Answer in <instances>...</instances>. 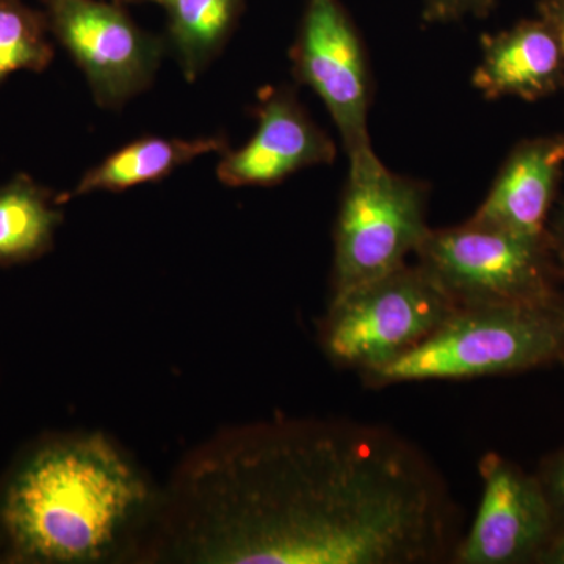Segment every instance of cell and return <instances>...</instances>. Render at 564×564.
<instances>
[{
	"label": "cell",
	"instance_id": "9c48e42d",
	"mask_svg": "<svg viewBox=\"0 0 564 564\" xmlns=\"http://www.w3.org/2000/svg\"><path fill=\"white\" fill-rule=\"evenodd\" d=\"M484 494L473 527L456 543L458 564H514L540 560L554 538L555 514L544 486L502 455L478 463Z\"/></svg>",
	"mask_w": 564,
	"mask_h": 564
},
{
	"label": "cell",
	"instance_id": "52a82bcc",
	"mask_svg": "<svg viewBox=\"0 0 564 564\" xmlns=\"http://www.w3.org/2000/svg\"><path fill=\"white\" fill-rule=\"evenodd\" d=\"M295 79L313 88L340 133L348 159L372 152V77L366 46L340 0H307L291 50Z\"/></svg>",
	"mask_w": 564,
	"mask_h": 564
},
{
	"label": "cell",
	"instance_id": "d4e9b609",
	"mask_svg": "<svg viewBox=\"0 0 564 564\" xmlns=\"http://www.w3.org/2000/svg\"><path fill=\"white\" fill-rule=\"evenodd\" d=\"M563 239H564V223H563Z\"/></svg>",
	"mask_w": 564,
	"mask_h": 564
},
{
	"label": "cell",
	"instance_id": "4fadbf2b",
	"mask_svg": "<svg viewBox=\"0 0 564 564\" xmlns=\"http://www.w3.org/2000/svg\"><path fill=\"white\" fill-rule=\"evenodd\" d=\"M228 148V140L223 135L196 139L143 137L111 152L109 158L88 170L68 198L95 192H124L159 182L196 159L221 154Z\"/></svg>",
	"mask_w": 564,
	"mask_h": 564
},
{
	"label": "cell",
	"instance_id": "cb8c5ba5",
	"mask_svg": "<svg viewBox=\"0 0 564 564\" xmlns=\"http://www.w3.org/2000/svg\"><path fill=\"white\" fill-rule=\"evenodd\" d=\"M118 2H132V0H118Z\"/></svg>",
	"mask_w": 564,
	"mask_h": 564
},
{
	"label": "cell",
	"instance_id": "603a6c76",
	"mask_svg": "<svg viewBox=\"0 0 564 564\" xmlns=\"http://www.w3.org/2000/svg\"><path fill=\"white\" fill-rule=\"evenodd\" d=\"M41 2H43V3H44V6H47V3H50V2H51V0H41Z\"/></svg>",
	"mask_w": 564,
	"mask_h": 564
},
{
	"label": "cell",
	"instance_id": "3957f363",
	"mask_svg": "<svg viewBox=\"0 0 564 564\" xmlns=\"http://www.w3.org/2000/svg\"><path fill=\"white\" fill-rule=\"evenodd\" d=\"M564 359V304L536 302L459 306L413 350L367 375L372 388L456 381L522 372Z\"/></svg>",
	"mask_w": 564,
	"mask_h": 564
},
{
	"label": "cell",
	"instance_id": "e0dca14e",
	"mask_svg": "<svg viewBox=\"0 0 564 564\" xmlns=\"http://www.w3.org/2000/svg\"><path fill=\"white\" fill-rule=\"evenodd\" d=\"M496 0H422V21L425 24H448L466 18H486Z\"/></svg>",
	"mask_w": 564,
	"mask_h": 564
},
{
	"label": "cell",
	"instance_id": "277c9868",
	"mask_svg": "<svg viewBox=\"0 0 564 564\" xmlns=\"http://www.w3.org/2000/svg\"><path fill=\"white\" fill-rule=\"evenodd\" d=\"M458 307L417 263H406L332 296L322 322V347L329 361L364 378L429 339Z\"/></svg>",
	"mask_w": 564,
	"mask_h": 564
},
{
	"label": "cell",
	"instance_id": "8fae6325",
	"mask_svg": "<svg viewBox=\"0 0 564 564\" xmlns=\"http://www.w3.org/2000/svg\"><path fill=\"white\" fill-rule=\"evenodd\" d=\"M563 165L564 139L521 144L505 162L470 220L541 239Z\"/></svg>",
	"mask_w": 564,
	"mask_h": 564
},
{
	"label": "cell",
	"instance_id": "5bb4252c",
	"mask_svg": "<svg viewBox=\"0 0 564 564\" xmlns=\"http://www.w3.org/2000/svg\"><path fill=\"white\" fill-rule=\"evenodd\" d=\"M245 0H170L169 39L185 80L193 82L228 43Z\"/></svg>",
	"mask_w": 564,
	"mask_h": 564
},
{
	"label": "cell",
	"instance_id": "d6986e66",
	"mask_svg": "<svg viewBox=\"0 0 564 564\" xmlns=\"http://www.w3.org/2000/svg\"><path fill=\"white\" fill-rule=\"evenodd\" d=\"M540 11L541 20L547 22L549 28L554 32L556 43H558L564 73V0H543Z\"/></svg>",
	"mask_w": 564,
	"mask_h": 564
},
{
	"label": "cell",
	"instance_id": "ffe728a7",
	"mask_svg": "<svg viewBox=\"0 0 564 564\" xmlns=\"http://www.w3.org/2000/svg\"><path fill=\"white\" fill-rule=\"evenodd\" d=\"M540 562L564 564V530L562 533L554 534L551 543L547 544V547L541 554Z\"/></svg>",
	"mask_w": 564,
	"mask_h": 564
},
{
	"label": "cell",
	"instance_id": "7a4b0ae2",
	"mask_svg": "<svg viewBox=\"0 0 564 564\" xmlns=\"http://www.w3.org/2000/svg\"><path fill=\"white\" fill-rule=\"evenodd\" d=\"M148 500L141 475L102 434L46 441L17 464L0 492L7 558L98 562Z\"/></svg>",
	"mask_w": 564,
	"mask_h": 564
},
{
	"label": "cell",
	"instance_id": "7c38bea8",
	"mask_svg": "<svg viewBox=\"0 0 564 564\" xmlns=\"http://www.w3.org/2000/svg\"><path fill=\"white\" fill-rule=\"evenodd\" d=\"M481 50L473 85L486 99L518 96L534 101L554 91L562 79V54L544 20L522 21L508 31L485 35Z\"/></svg>",
	"mask_w": 564,
	"mask_h": 564
},
{
	"label": "cell",
	"instance_id": "6da1fadb",
	"mask_svg": "<svg viewBox=\"0 0 564 564\" xmlns=\"http://www.w3.org/2000/svg\"><path fill=\"white\" fill-rule=\"evenodd\" d=\"M209 532L203 562L432 564L456 508L417 445L383 425L273 421L226 434L184 478Z\"/></svg>",
	"mask_w": 564,
	"mask_h": 564
},
{
	"label": "cell",
	"instance_id": "ac0fdd59",
	"mask_svg": "<svg viewBox=\"0 0 564 564\" xmlns=\"http://www.w3.org/2000/svg\"><path fill=\"white\" fill-rule=\"evenodd\" d=\"M541 484L544 486L554 514L564 519V452L549 464Z\"/></svg>",
	"mask_w": 564,
	"mask_h": 564
},
{
	"label": "cell",
	"instance_id": "8992f818",
	"mask_svg": "<svg viewBox=\"0 0 564 564\" xmlns=\"http://www.w3.org/2000/svg\"><path fill=\"white\" fill-rule=\"evenodd\" d=\"M417 265L458 306L552 299L543 237L518 236L467 220L430 229L415 251Z\"/></svg>",
	"mask_w": 564,
	"mask_h": 564
},
{
	"label": "cell",
	"instance_id": "9a60e30c",
	"mask_svg": "<svg viewBox=\"0 0 564 564\" xmlns=\"http://www.w3.org/2000/svg\"><path fill=\"white\" fill-rule=\"evenodd\" d=\"M58 204L25 174L0 187V262L25 261L46 250L62 221Z\"/></svg>",
	"mask_w": 564,
	"mask_h": 564
},
{
	"label": "cell",
	"instance_id": "44dd1931",
	"mask_svg": "<svg viewBox=\"0 0 564 564\" xmlns=\"http://www.w3.org/2000/svg\"><path fill=\"white\" fill-rule=\"evenodd\" d=\"M0 558H7L6 543H3L2 533H0Z\"/></svg>",
	"mask_w": 564,
	"mask_h": 564
},
{
	"label": "cell",
	"instance_id": "7402d4cb",
	"mask_svg": "<svg viewBox=\"0 0 564 564\" xmlns=\"http://www.w3.org/2000/svg\"><path fill=\"white\" fill-rule=\"evenodd\" d=\"M150 2L159 3V6L165 7L170 0H150Z\"/></svg>",
	"mask_w": 564,
	"mask_h": 564
},
{
	"label": "cell",
	"instance_id": "ba28073f",
	"mask_svg": "<svg viewBox=\"0 0 564 564\" xmlns=\"http://www.w3.org/2000/svg\"><path fill=\"white\" fill-rule=\"evenodd\" d=\"M46 17L54 39L84 70L98 106L118 109L154 80L165 43L141 29L120 2L51 0Z\"/></svg>",
	"mask_w": 564,
	"mask_h": 564
},
{
	"label": "cell",
	"instance_id": "5b68a950",
	"mask_svg": "<svg viewBox=\"0 0 564 564\" xmlns=\"http://www.w3.org/2000/svg\"><path fill=\"white\" fill-rule=\"evenodd\" d=\"M429 193L375 151L350 159L334 228L333 296L406 265L430 231Z\"/></svg>",
	"mask_w": 564,
	"mask_h": 564
},
{
	"label": "cell",
	"instance_id": "30bf717a",
	"mask_svg": "<svg viewBox=\"0 0 564 564\" xmlns=\"http://www.w3.org/2000/svg\"><path fill=\"white\" fill-rule=\"evenodd\" d=\"M258 128L243 147L221 152L217 176L229 187H270L300 170L329 165L336 144L288 87L265 88L252 109Z\"/></svg>",
	"mask_w": 564,
	"mask_h": 564
},
{
	"label": "cell",
	"instance_id": "2e32d148",
	"mask_svg": "<svg viewBox=\"0 0 564 564\" xmlns=\"http://www.w3.org/2000/svg\"><path fill=\"white\" fill-rule=\"evenodd\" d=\"M46 11L24 0H0V85L18 70L41 73L54 61Z\"/></svg>",
	"mask_w": 564,
	"mask_h": 564
}]
</instances>
